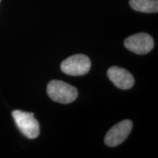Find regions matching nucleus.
I'll use <instances>...</instances> for the list:
<instances>
[{
	"mask_svg": "<svg viewBox=\"0 0 158 158\" xmlns=\"http://www.w3.org/2000/svg\"><path fill=\"white\" fill-rule=\"evenodd\" d=\"M124 46L136 54H148L154 48V40L147 33L141 32L131 35L124 40Z\"/></svg>",
	"mask_w": 158,
	"mask_h": 158,
	"instance_id": "nucleus-4",
	"label": "nucleus"
},
{
	"mask_svg": "<svg viewBox=\"0 0 158 158\" xmlns=\"http://www.w3.org/2000/svg\"><path fill=\"white\" fill-rule=\"evenodd\" d=\"M61 70L69 76H84L89 71L91 61L84 54H75L64 59L61 63Z\"/></svg>",
	"mask_w": 158,
	"mask_h": 158,
	"instance_id": "nucleus-3",
	"label": "nucleus"
},
{
	"mask_svg": "<svg viewBox=\"0 0 158 158\" xmlns=\"http://www.w3.org/2000/svg\"><path fill=\"white\" fill-rule=\"evenodd\" d=\"M17 127L27 138H36L40 134V124L34 114L15 110L12 113Z\"/></svg>",
	"mask_w": 158,
	"mask_h": 158,
	"instance_id": "nucleus-2",
	"label": "nucleus"
},
{
	"mask_svg": "<svg viewBox=\"0 0 158 158\" xmlns=\"http://www.w3.org/2000/svg\"><path fill=\"white\" fill-rule=\"evenodd\" d=\"M130 7L141 13H157L158 11V0H130Z\"/></svg>",
	"mask_w": 158,
	"mask_h": 158,
	"instance_id": "nucleus-7",
	"label": "nucleus"
},
{
	"mask_svg": "<svg viewBox=\"0 0 158 158\" xmlns=\"http://www.w3.org/2000/svg\"><path fill=\"white\" fill-rule=\"evenodd\" d=\"M47 93L51 100L62 104L73 102L78 97V90L62 81L52 80L47 85Z\"/></svg>",
	"mask_w": 158,
	"mask_h": 158,
	"instance_id": "nucleus-1",
	"label": "nucleus"
},
{
	"mask_svg": "<svg viewBox=\"0 0 158 158\" xmlns=\"http://www.w3.org/2000/svg\"><path fill=\"white\" fill-rule=\"evenodd\" d=\"M108 77L116 87L121 89H129L133 86L135 80L129 71L117 66L108 69Z\"/></svg>",
	"mask_w": 158,
	"mask_h": 158,
	"instance_id": "nucleus-6",
	"label": "nucleus"
},
{
	"mask_svg": "<svg viewBox=\"0 0 158 158\" xmlns=\"http://www.w3.org/2000/svg\"><path fill=\"white\" fill-rule=\"evenodd\" d=\"M133 128V122L124 119L113 126L108 130L105 137V143L108 147H114L119 145L130 135Z\"/></svg>",
	"mask_w": 158,
	"mask_h": 158,
	"instance_id": "nucleus-5",
	"label": "nucleus"
},
{
	"mask_svg": "<svg viewBox=\"0 0 158 158\" xmlns=\"http://www.w3.org/2000/svg\"><path fill=\"white\" fill-rule=\"evenodd\" d=\"M0 2H1V0H0Z\"/></svg>",
	"mask_w": 158,
	"mask_h": 158,
	"instance_id": "nucleus-8",
	"label": "nucleus"
}]
</instances>
